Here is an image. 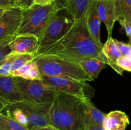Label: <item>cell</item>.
<instances>
[{"label": "cell", "mask_w": 131, "mask_h": 130, "mask_svg": "<svg viewBox=\"0 0 131 130\" xmlns=\"http://www.w3.org/2000/svg\"><path fill=\"white\" fill-rule=\"evenodd\" d=\"M58 56L79 62L83 60L98 58L107 62L91 38L86 22V17L74 20L70 30L45 53Z\"/></svg>", "instance_id": "obj_1"}, {"label": "cell", "mask_w": 131, "mask_h": 130, "mask_svg": "<svg viewBox=\"0 0 131 130\" xmlns=\"http://www.w3.org/2000/svg\"><path fill=\"white\" fill-rule=\"evenodd\" d=\"M84 111V99L57 92L49 112V124L60 130H82Z\"/></svg>", "instance_id": "obj_2"}, {"label": "cell", "mask_w": 131, "mask_h": 130, "mask_svg": "<svg viewBox=\"0 0 131 130\" xmlns=\"http://www.w3.org/2000/svg\"><path fill=\"white\" fill-rule=\"evenodd\" d=\"M42 76L67 78L81 81H93L75 61L52 54L35 56Z\"/></svg>", "instance_id": "obj_3"}, {"label": "cell", "mask_w": 131, "mask_h": 130, "mask_svg": "<svg viewBox=\"0 0 131 130\" xmlns=\"http://www.w3.org/2000/svg\"><path fill=\"white\" fill-rule=\"evenodd\" d=\"M57 11L54 3L33 4L29 8L22 10L21 22L16 34H32L39 38L52 15Z\"/></svg>", "instance_id": "obj_4"}, {"label": "cell", "mask_w": 131, "mask_h": 130, "mask_svg": "<svg viewBox=\"0 0 131 130\" xmlns=\"http://www.w3.org/2000/svg\"><path fill=\"white\" fill-rule=\"evenodd\" d=\"M74 20L70 15L61 11L54 14L38 38V45L35 56L45 53L52 45L60 40L73 25Z\"/></svg>", "instance_id": "obj_5"}, {"label": "cell", "mask_w": 131, "mask_h": 130, "mask_svg": "<svg viewBox=\"0 0 131 130\" xmlns=\"http://www.w3.org/2000/svg\"><path fill=\"white\" fill-rule=\"evenodd\" d=\"M42 80L58 93L90 100L94 96L95 89L85 81L49 76H42Z\"/></svg>", "instance_id": "obj_6"}, {"label": "cell", "mask_w": 131, "mask_h": 130, "mask_svg": "<svg viewBox=\"0 0 131 130\" xmlns=\"http://www.w3.org/2000/svg\"><path fill=\"white\" fill-rule=\"evenodd\" d=\"M15 82L22 99L25 100L42 103H52L57 93L42 80L15 77Z\"/></svg>", "instance_id": "obj_7"}, {"label": "cell", "mask_w": 131, "mask_h": 130, "mask_svg": "<svg viewBox=\"0 0 131 130\" xmlns=\"http://www.w3.org/2000/svg\"><path fill=\"white\" fill-rule=\"evenodd\" d=\"M11 104L19 108L26 117L28 121V129L33 127L49 124L48 115L52 103H37L23 99Z\"/></svg>", "instance_id": "obj_8"}, {"label": "cell", "mask_w": 131, "mask_h": 130, "mask_svg": "<svg viewBox=\"0 0 131 130\" xmlns=\"http://www.w3.org/2000/svg\"><path fill=\"white\" fill-rule=\"evenodd\" d=\"M22 10L18 7L4 11L0 17V42L14 38L20 25Z\"/></svg>", "instance_id": "obj_9"}, {"label": "cell", "mask_w": 131, "mask_h": 130, "mask_svg": "<svg viewBox=\"0 0 131 130\" xmlns=\"http://www.w3.org/2000/svg\"><path fill=\"white\" fill-rule=\"evenodd\" d=\"M38 38L32 34H16L9 43L13 54L35 55L38 48Z\"/></svg>", "instance_id": "obj_10"}, {"label": "cell", "mask_w": 131, "mask_h": 130, "mask_svg": "<svg viewBox=\"0 0 131 130\" xmlns=\"http://www.w3.org/2000/svg\"><path fill=\"white\" fill-rule=\"evenodd\" d=\"M98 0H93L86 15V22L88 31L96 45L100 48H102L101 40V25L99 16L97 10Z\"/></svg>", "instance_id": "obj_11"}, {"label": "cell", "mask_w": 131, "mask_h": 130, "mask_svg": "<svg viewBox=\"0 0 131 130\" xmlns=\"http://www.w3.org/2000/svg\"><path fill=\"white\" fill-rule=\"evenodd\" d=\"M97 10L100 20L106 25L108 37L112 36L114 24L116 21L115 2L110 0H98Z\"/></svg>", "instance_id": "obj_12"}, {"label": "cell", "mask_w": 131, "mask_h": 130, "mask_svg": "<svg viewBox=\"0 0 131 130\" xmlns=\"http://www.w3.org/2000/svg\"><path fill=\"white\" fill-rule=\"evenodd\" d=\"M0 96L9 103L23 100L15 76H0Z\"/></svg>", "instance_id": "obj_13"}, {"label": "cell", "mask_w": 131, "mask_h": 130, "mask_svg": "<svg viewBox=\"0 0 131 130\" xmlns=\"http://www.w3.org/2000/svg\"><path fill=\"white\" fill-rule=\"evenodd\" d=\"M129 124V117L125 112L114 110L106 114L102 127L104 130H125Z\"/></svg>", "instance_id": "obj_14"}, {"label": "cell", "mask_w": 131, "mask_h": 130, "mask_svg": "<svg viewBox=\"0 0 131 130\" xmlns=\"http://www.w3.org/2000/svg\"><path fill=\"white\" fill-rule=\"evenodd\" d=\"M85 111L83 129L91 127H102L106 113L95 107L90 99H84Z\"/></svg>", "instance_id": "obj_15"}, {"label": "cell", "mask_w": 131, "mask_h": 130, "mask_svg": "<svg viewBox=\"0 0 131 130\" xmlns=\"http://www.w3.org/2000/svg\"><path fill=\"white\" fill-rule=\"evenodd\" d=\"M101 52L107 60V65L111 66L117 73L122 76L124 70L116 64L117 59L122 56L112 36L107 37L106 42L102 45Z\"/></svg>", "instance_id": "obj_16"}, {"label": "cell", "mask_w": 131, "mask_h": 130, "mask_svg": "<svg viewBox=\"0 0 131 130\" xmlns=\"http://www.w3.org/2000/svg\"><path fill=\"white\" fill-rule=\"evenodd\" d=\"M10 75L26 80H42V75L39 68L34 60L27 62L17 70L11 72Z\"/></svg>", "instance_id": "obj_17"}, {"label": "cell", "mask_w": 131, "mask_h": 130, "mask_svg": "<svg viewBox=\"0 0 131 130\" xmlns=\"http://www.w3.org/2000/svg\"><path fill=\"white\" fill-rule=\"evenodd\" d=\"M93 0H70L65 11L74 19L79 20L86 17Z\"/></svg>", "instance_id": "obj_18"}, {"label": "cell", "mask_w": 131, "mask_h": 130, "mask_svg": "<svg viewBox=\"0 0 131 130\" xmlns=\"http://www.w3.org/2000/svg\"><path fill=\"white\" fill-rule=\"evenodd\" d=\"M78 63L83 71L92 79V80L97 79L101 71L106 68L107 65L105 61L98 58L83 60L79 61Z\"/></svg>", "instance_id": "obj_19"}, {"label": "cell", "mask_w": 131, "mask_h": 130, "mask_svg": "<svg viewBox=\"0 0 131 130\" xmlns=\"http://www.w3.org/2000/svg\"><path fill=\"white\" fill-rule=\"evenodd\" d=\"M115 2L116 20H124L131 25V0H117Z\"/></svg>", "instance_id": "obj_20"}, {"label": "cell", "mask_w": 131, "mask_h": 130, "mask_svg": "<svg viewBox=\"0 0 131 130\" xmlns=\"http://www.w3.org/2000/svg\"><path fill=\"white\" fill-rule=\"evenodd\" d=\"M8 58L11 62L10 73L15 71L19 68L23 66L27 62L34 59L35 56L27 54H13L10 52L8 55Z\"/></svg>", "instance_id": "obj_21"}, {"label": "cell", "mask_w": 131, "mask_h": 130, "mask_svg": "<svg viewBox=\"0 0 131 130\" xmlns=\"http://www.w3.org/2000/svg\"><path fill=\"white\" fill-rule=\"evenodd\" d=\"M0 130H29L12 117L0 112Z\"/></svg>", "instance_id": "obj_22"}, {"label": "cell", "mask_w": 131, "mask_h": 130, "mask_svg": "<svg viewBox=\"0 0 131 130\" xmlns=\"http://www.w3.org/2000/svg\"><path fill=\"white\" fill-rule=\"evenodd\" d=\"M14 38H9L0 42V62L11 52L9 43L11 42Z\"/></svg>", "instance_id": "obj_23"}, {"label": "cell", "mask_w": 131, "mask_h": 130, "mask_svg": "<svg viewBox=\"0 0 131 130\" xmlns=\"http://www.w3.org/2000/svg\"><path fill=\"white\" fill-rule=\"evenodd\" d=\"M10 70L11 62L7 56L0 62V76H10Z\"/></svg>", "instance_id": "obj_24"}, {"label": "cell", "mask_w": 131, "mask_h": 130, "mask_svg": "<svg viewBox=\"0 0 131 130\" xmlns=\"http://www.w3.org/2000/svg\"><path fill=\"white\" fill-rule=\"evenodd\" d=\"M118 66L123 70L131 72V57L130 56H121L116 61Z\"/></svg>", "instance_id": "obj_25"}, {"label": "cell", "mask_w": 131, "mask_h": 130, "mask_svg": "<svg viewBox=\"0 0 131 130\" xmlns=\"http://www.w3.org/2000/svg\"><path fill=\"white\" fill-rule=\"evenodd\" d=\"M115 44L117 46L122 56H129L131 52V45L129 43H124L123 42L114 39Z\"/></svg>", "instance_id": "obj_26"}, {"label": "cell", "mask_w": 131, "mask_h": 130, "mask_svg": "<svg viewBox=\"0 0 131 130\" xmlns=\"http://www.w3.org/2000/svg\"><path fill=\"white\" fill-rule=\"evenodd\" d=\"M35 0H16V6L24 10L29 8L34 4Z\"/></svg>", "instance_id": "obj_27"}, {"label": "cell", "mask_w": 131, "mask_h": 130, "mask_svg": "<svg viewBox=\"0 0 131 130\" xmlns=\"http://www.w3.org/2000/svg\"><path fill=\"white\" fill-rule=\"evenodd\" d=\"M15 7H17L16 0H0V8L5 10Z\"/></svg>", "instance_id": "obj_28"}, {"label": "cell", "mask_w": 131, "mask_h": 130, "mask_svg": "<svg viewBox=\"0 0 131 130\" xmlns=\"http://www.w3.org/2000/svg\"><path fill=\"white\" fill-rule=\"evenodd\" d=\"M70 0H54V5L58 11L65 10Z\"/></svg>", "instance_id": "obj_29"}, {"label": "cell", "mask_w": 131, "mask_h": 130, "mask_svg": "<svg viewBox=\"0 0 131 130\" xmlns=\"http://www.w3.org/2000/svg\"><path fill=\"white\" fill-rule=\"evenodd\" d=\"M118 21L119 22L120 25L122 26V28L125 29L127 35L128 36V37L129 38V40H130V44L131 45V25H128L126 22H125L123 20H122V19H120V20H118Z\"/></svg>", "instance_id": "obj_30"}, {"label": "cell", "mask_w": 131, "mask_h": 130, "mask_svg": "<svg viewBox=\"0 0 131 130\" xmlns=\"http://www.w3.org/2000/svg\"><path fill=\"white\" fill-rule=\"evenodd\" d=\"M29 130H60L52 125H46L43 126H37L29 129Z\"/></svg>", "instance_id": "obj_31"}, {"label": "cell", "mask_w": 131, "mask_h": 130, "mask_svg": "<svg viewBox=\"0 0 131 130\" xmlns=\"http://www.w3.org/2000/svg\"><path fill=\"white\" fill-rule=\"evenodd\" d=\"M54 3V0H35L34 4L40 5H51Z\"/></svg>", "instance_id": "obj_32"}, {"label": "cell", "mask_w": 131, "mask_h": 130, "mask_svg": "<svg viewBox=\"0 0 131 130\" xmlns=\"http://www.w3.org/2000/svg\"><path fill=\"white\" fill-rule=\"evenodd\" d=\"M8 102L0 96V112H2L8 105Z\"/></svg>", "instance_id": "obj_33"}, {"label": "cell", "mask_w": 131, "mask_h": 130, "mask_svg": "<svg viewBox=\"0 0 131 130\" xmlns=\"http://www.w3.org/2000/svg\"><path fill=\"white\" fill-rule=\"evenodd\" d=\"M82 130H104L102 127H91L86 129H83Z\"/></svg>", "instance_id": "obj_34"}, {"label": "cell", "mask_w": 131, "mask_h": 130, "mask_svg": "<svg viewBox=\"0 0 131 130\" xmlns=\"http://www.w3.org/2000/svg\"><path fill=\"white\" fill-rule=\"evenodd\" d=\"M4 11H5V10H3V9L0 8V17H1V15H2V14H3Z\"/></svg>", "instance_id": "obj_35"}, {"label": "cell", "mask_w": 131, "mask_h": 130, "mask_svg": "<svg viewBox=\"0 0 131 130\" xmlns=\"http://www.w3.org/2000/svg\"><path fill=\"white\" fill-rule=\"evenodd\" d=\"M110 1H117V0H110Z\"/></svg>", "instance_id": "obj_36"}, {"label": "cell", "mask_w": 131, "mask_h": 130, "mask_svg": "<svg viewBox=\"0 0 131 130\" xmlns=\"http://www.w3.org/2000/svg\"><path fill=\"white\" fill-rule=\"evenodd\" d=\"M129 56H130V57H131V52H130V55H129Z\"/></svg>", "instance_id": "obj_37"}]
</instances>
